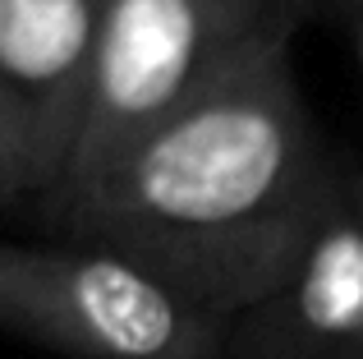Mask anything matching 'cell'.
Masks as SVG:
<instances>
[{"instance_id":"obj_5","label":"cell","mask_w":363,"mask_h":359,"mask_svg":"<svg viewBox=\"0 0 363 359\" xmlns=\"http://www.w3.org/2000/svg\"><path fill=\"white\" fill-rule=\"evenodd\" d=\"M106 0H0V88L18 111L46 194L65 175L92 92Z\"/></svg>"},{"instance_id":"obj_2","label":"cell","mask_w":363,"mask_h":359,"mask_svg":"<svg viewBox=\"0 0 363 359\" xmlns=\"http://www.w3.org/2000/svg\"><path fill=\"white\" fill-rule=\"evenodd\" d=\"M308 18L313 0H106L88 111L55 184L97 171L240 65L294 46Z\"/></svg>"},{"instance_id":"obj_3","label":"cell","mask_w":363,"mask_h":359,"mask_svg":"<svg viewBox=\"0 0 363 359\" xmlns=\"http://www.w3.org/2000/svg\"><path fill=\"white\" fill-rule=\"evenodd\" d=\"M0 332L60 359H221L230 318L120 253L0 240Z\"/></svg>"},{"instance_id":"obj_8","label":"cell","mask_w":363,"mask_h":359,"mask_svg":"<svg viewBox=\"0 0 363 359\" xmlns=\"http://www.w3.org/2000/svg\"><path fill=\"white\" fill-rule=\"evenodd\" d=\"M340 23L354 28V42H359V55H363V5H359V9H350V14H340Z\"/></svg>"},{"instance_id":"obj_7","label":"cell","mask_w":363,"mask_h":359,"mask_svg":"<svg viewBox=\"0 0 363 359\" xmlns=\"http://www.w3.org/2000/svg\"><path fill=\"white\" fill-rule=\"evenodd\" d=\"M363 0H313V14H327V18H340L350 9H359Z\"/></svg>"},{"instance_id":"obj_6","label":"cell","mask_w":363,"mask_h":359,"mask_svg":"<svg viewBox=\"0 0 363 359\" xmlns=\"http://www.w3.org/2000/svg\"><path fill=\"white\" fill-rule=\"evenodd\" d=\"M42 198H46V175L33 157L23 125H18L14 101L0 88V216H14V212L33 216Z\"/></svg>"},{"instance_id":"obj_4","label":"cell","mask_w":363,"mask_h":359,"mask_svg":"<svg viewBox=\"0 0 363 359\" xmlns=\"http://www.w3.org/2000/svg\"><path fill=\"white\" fill-rule=\"evenodd\" d=\"M221 359H363V175L350 171L281 290L230 318Z\"/></svg>"},{"instance_id":"obj_1","label":"cell","mask_w":363,"mask_h":359,"mask_svg":"<svg viewBox=\"0 0 363 359\" xmlns=\"http://www.w3.org/2000/svg\"><path fill=\"white\" fill-rule=\"evenodd\" d=\"M350 171L285 46L216 79L97 171L55 184L33 226L42 240L120 253L194 304L240 318L299 267Z\"/></svg>"}]
</instances>
